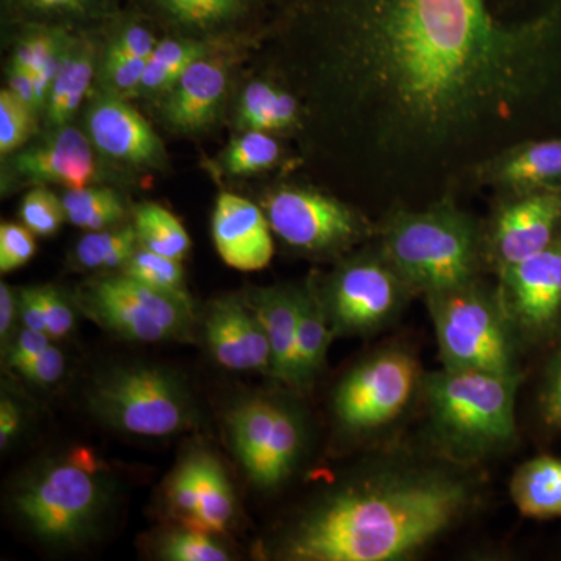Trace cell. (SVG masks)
I'll return each instance as SVG.
<instances>
[{
	"mask_svg": "<svg viewBox=\"0 0 561 561\" xmlns=\"http://www.w3.org/2000/svg\"><path fill=\"white\" fill-rule=\"evenodd\" d=\"M295 3L320 50V101L390 209L437 201L507 147L553 135L561 0Z\"/></svg>",
	"mask_w": 561,
	"mask_h": 561,
	"instance_id": "1",
	"label": "cell"
},
{
	"mask_svg": "<svg viewBox=\"0 0 561 561\" xmlns=\"http://www.w3.org/2000/svg\"><path fill=\"white\" fill-rule=\"evenodd\" d=\"M470 500V483L454 472H375L306 513L284 540L280 556L294 561L408 559L448 530Z\"/></svg>",
	"mask_w": 561,
	"mask_h": 561,
	"instance_id": "2",
	"label": "cell"
},
{
	"mask_svg": "<svg viewBox=\"0 0 561 561\" xmlns=\"http://www.w3.org/2000/svg\"><path fill=\"white\" fill-rule=\"evenodd\" d=\"M379 249L413 291L431 295L478 279L483 234L454 192L424 206L386 214Z\"/></svg>",
	"mask_w": 561,
	"mask_h": 561,
	"instance_id": "3",
	"label": "cell"
},
{
	"mask_svg": "<svg viewBox=\"0 0 561 561\" xmlns=\"http://www.w3.org/2000/svg\"><path fill=\"white\" fill-rule=\"evenodd\" d=\"M518 383V373H434L426 381V397L438 438L467 456H481L511 442Z\"/></svg>",
	"mask_w": 561,
	"mask_h": 561,
	"instance_id": "4",
	"label": "cell"
},
{
	"mask_svg": "<svg viewBox=\"0 0 561 561\" xmlns=\"http://www.w3.org/2000/svg\"><path fill=\"white\" fill-rule=\"evenodd\" d=\"M426 298L445 368L516 373L513 328L497 289L474 279Z\"/></svg>",
	"mask_w": 561,
	"mask_h": 561,
	"instance_id": "5",
	"label": "cell"
},
{
	"mask_svg": "<svg viewBox=\"0 0 561 561\" xmlns=\"http://www.w3.org/2000/svg\"><path fill=\"white\" fill-rule=\"evenodd\" d=\"M88 404L113 430L142 437L183 432L195 421L194 402L172 371L149 365L114 368L94 383Z\"/></svg>",
	"mask_w": 561,
	"mask_h": 561,
	"instance_id": "6",
	"label": "cell"
},
{
	"mask_svg": "<svg viewBox=\"0 0 561 561\" xmlns=\"http://www.w3.org/2000/svg\"><path fill=\"white\" fill-rule=\"evenodd\" d=\"M81 306L106 331L127 341H191L194 305L151 289L124 273L92 280L81 295Z\"/></svg>",
	"mask_w": 561,
	"mask_h": 561,
	"instance_id": "7",
	"label": "cell"
},
{
	"mask_svg": "<svg viewBox=\"0 0 561 561\" xmlns=\"http://www.w3.org/2000/svg\"><path fill=\"white\" fill-rule=\"evenodd\" d=\"M105 507V491L81 463H57L25 483L14 508L41 540L72 545L87 537Z\"/></svg>",
	"mask_w": 561,
	"mask_h": 561,
	"instance_id": "8",
	"label": "cell"
},
{
	"mask_svg": "<svg viewBox=\"0 0 561 561\" xmlns=\"http://www.w3.org/2000/svg\"><path fill=\"white\" fill-rule=\"evenodd\" d=\"M262 209L272 231L305 253H342L378 232L359 209L313 187L280 186L265 195Z\"/></svg>",
	"mask_w": 561,
	"mask_h": 561,
	"instance_id": "9",
	"label": "cell"
},
{
	"mask_svg": "<svg viewBox=\"0 0 561 561\" xmlns=\"http://www.w3.org/2000/svg\"><path fill=\"white\" fill-rule=\"evenodd\" d=\"M415 294L379 245L343 262L321 297L335 334H367L393 319Z\"/></svg>",
	"mask_w": 561,
	"mask_h": 561,
	"instance_id": "10",
	"label": "cell"
},
{
	"mask_svg": "<svg viewBox=\"0 0 561 561\" xmlns=\"http://www.w3.org/2000/svg\"><path fill=\"white\" fill-rule=\"evenodd\" d=\"M236 457L254 485L275 489L294 470L302 448L301 420L267 398H251L228 415Z\"/></svg>",
	"mask_w": 561,
	"mask_h": 561,
	"instance_id": "11",
	"label": "cell"
},
{
	"mask_svg": "<svg viewBox=\"0 0 561 561\" xmlns=\"http://www.w3.org/2000/svg\"><path fill=\"white\" fill-rule=\"evenodd\" d=\"M416 373V362L404 351L387 350L368 357L335 390V415L353 431L389 423L411 400Z\"/></svg>",
	"mask_w": 561,
	"mask_h": 561,
	"instance_id": "12",
	"label": "cell"
},
{
	"mask_svg": "<svg viewBox=\"0 0 561 561\" xmlns=\"http://www.w3.org/2000/svg\"><path fill=\"white\" fill-rule=\"evenodd\" d=\"M497 295L522 337L545 341L561 327V236L548 249L500 273Z\"/></svg>",
	"mask_w": 561,
	"mask_h": 561,
	"instance_id": "13",
	"label": "cell"
},
{
	"mask_svg": "<svg viewBox=\"0 0 561 561\" xmlns=\"http://www.w3.org/2000/svg\"><path fill=\"white\" fill-rule=\"evenodd\" d=\"M561 236V192L504 197L483 234V256L500 273L551 247Z\"/></svg>",
	"mask_w": 561,
	"mask_h": 561,
	"instance_id": "14",
	"label": "cell"
},
{
	"mask_svg": "<svg viewBox=\"0 0 561 561\" xmlns=\"http://www.w3.org/2000/svg\"><path fill=\"white\" fill-rule=\"evenodd\" d=\"M467 183L491 187L502 197L561 192V135L540 136L507 147L481 162Z\"/></svg>",
	"mask_w": 561,
	"mask_h": 561,
	"instance_id": "15",
	"label": "cell"
},
{
	"mask_svg": "<svg viewBox=\"0 0 561 561\" xmlns=\"http://www.w3.org/2000/svg\"><path fill=\"white\" fill-rule=\"evenodd\" d=\"M205 334L221 367L272 375L271 342L250 305L236 297L220 298L206 316Z\"/></svg>",
	"mask_w": 561,
	"mask_h": 561,
	"instance_id": "16",
	"label": "cell"
},
{
	"mask_svg": "<svg viewBox=\"0 0 561 561\" xmlns=\"http://www.w3.org/2000/svg\"><path fill=\"white\" fill-rule=\"evenodd\" d=\"M87 127L95 149L113 160L135 165H158L164 160L160 136L138 111L113 92L92 103Z\"/></svg>",
	"mask_w": 561,
	"mask_h": 561,
	"instance_id": "17",
	"label": "cell"
},
{
	"mask_svg": "<svg viewBox=\"0 0 561 561\" xmlns=\"http://www.w3.org/2000/svg\"><path fill=\"white\" fill-rule=\"evenodd\" d=\"M90 136L65 125L50 138L14 154L10 171L32 184H60L66 190H81L95 179V161Z\"/></svg>",
	"mask_w": 561,
	"mask_h": 561,
	"instance_id": "18",
	"label": "cell"
},
{
	"mask_svg": "<svg viewBox=\"0 0 561 561\" xmlns=\"http://www.w3.org/2000/svg\"><path fill=\"white\" fill-rule=\"evenodd\" d=\"M213 238L221 260L236 271L257 272L271 264V224L264 209L247 198L228 192L217 198Z\"/></svg>",
	"mask_w": 561,
	"mask_h": 561,
	"instance_id": "19",
	"label": "cell"
},
{
	"mask_svg": "<svg viewBox=\"0 0 561 561\" xmlns=\"http://www.w3.org/2000/svg\"><path fill=\"white\" fill-rule=\"evenodd\" d=\"M227 84L228 73L224 62L203 57L183 73L175 88L165 95L162 116L181 133L205 130L219 113Z\"/></svg>",
	"mask_w": 561,
	"mask_h": 561,
	"instance_id": "20",
	"label": "cell"
},
{
	"mask_svg": "<svg viewBox=\"0 0 561 561\" xmlns=\"http://www.w3.org/2000/svg\"><path fill=\"white\" fill-rule=\"evenodd\" d=\"M300 289L271 287L253 291L250 308L256 313L272 348V376L297 387V331Z\"/></svg>",
	"mask_w": 561,
	"mask_h": 561,
	"instance_id": "21",
	"label": "cell"
},
{
	"mask_svg": "<svg viewBox=\"0 0 561 561\" xmlns=\"http://www.w3.org/2000/svg\"><path fill=\"white\" fill-rule=\"evenodd\" d=\"M302 124V106L297 95L272 81H251L243 90L238 105L241 130L287 133Z\"/></svg>",
	"mask_w": 561,
	"mask_h": 561,
	"instance_id": "22",
	"label": "cell"
},
{
	"mask_svg": "<svg viewBox=\"0 0 561 561\" xmlns=\"http://www.w3.org/2000/svg\"><path fill=\"white\" fill-rule=\"evenodd\" d=\"M94 50L90 41H70L47 99L46 116L51 127L68 125L90 91L95 70Z\"/></svg>",
	"mask_w": 561,
	"mask_h": 561,
	"instance_id": "23",
	"label": "cell"
},
{
	"mask_svg": "<svg viewBox=\"0 0 561 561\" xmlns=\"http://www.w3.org/2000/svg\"><path fill=\"white\" fill-rule=\"evenodd\" d=\"M511 493L522 515L561 518V459L540 456L526 461L513 476Z\"/></svg>",
	"mask_w": 561,
	"mask_h": 561,
	"instance_id": "24",
	"label": "cell"
},
{
	"mask_svg": "<svg viewBox=\"0 0 561 561\" xmlns=\"http://www.w3.org/2000/svg\"><path fill=\"white\" fill-rule=\"evenodd\" d=\"M72 36L61 27L32 24L25 28L10 66L31 72L35 77L41 108L46 110L51 83L60 69L62 57Z\"/></svg>",
	"mask_w": 561,
	"mask_h": 561,
	"instance_id": "25",
	"label": "cell"
},
{
	"mask_svg": "<svg viewBox=\"0 0 561 561\" xmlns=\"http://www.w3.org/2000/svg\"><path fill=\"white\" fill-rule=\"evenodd\" d=\"M332 331L321 291L313 286L300 289L297 331V387L313 381L323 367Z\"/></svg>",
	"mask_w": 561,
	"mask_h": 561,
	"instance_id": "26",
	"label": "cell"
},
{
	"mask_svg": "<svg viewBox=\"0 0 561 561\" xmlns=\"http://www.w3.org/2000/svg\"><path fill=\"white\" fill-rule=\"evenodd\" d=\"M206 46L190 38L158 41L147 61L138 94L149 99L165 98L195 61L206 57Z\"/></svg>",
	"mask_w": 561,
	"mask_h": 561,
	"instance_id": "27",
	"label": "cell"
},
{
	"mask_svg": "<svg viewBox=\"0 0 561 561\" xmlns=\"http://www.w3.org/2000/svg\"><path fill=\"white\" fill-rule=\"evenodd\" d=\"M234 515V494L224 467L216 457L202 453L201 500L186 529L220 534Z\"/></svg>",
	"mask_w": 561,
	"mask_h": 561,
	"instance_id": "28",
	"label": "cell"
},
{
	"mask_svg": "<svg viewBox=\"0 0 561 561\" xmlns=\"http://www.w3.org/2000/svg\"><path fill=\"white\" fill-rule=\"evenodd\" d=\"M165 20L195 31L234 24L249 13L251 0H149Z\"/></svg>",
	"mask_w": 561,
	"mask_h": 561,
	"instance_id": "29",
	"label": "cell"
},
{
	"mask_svg": "<svg viewBox=\"0 0 561 561\" xmlns=\"http://www.w3.org/2000/svg\"><path fill=\"white\" fill-rule=\"evenodd\" d=\"M135 230L142 249L183 261L191 249V239L183 224L160 205L146 203L135 210Z\"/></svg>",
	"mask_w": 561,
	"mask_h": 561,
	"instance_id": "30",
	"label": "cell"
},
{
	"mask_svg": "<svg viewBox=\"0 0 561 561\" xmlns=\"http://www.w3.org/2000/svg\"><path fill=\"white\" fill-rule=\"evenodd\" d=\"M66 219L81 230L102 231L116 227L124 220V202L113 190L105 187H81L62 195Z\"/></svg>",
	"mask_w": 561,
	"mask_h": 561,
	"instance_id": "31",
	"label": "cell"
},
{
	"mask_svg": "<svg viewBox=\"0 0 561 561\" xmlns=\"http://www.w3.org/2000/svg\"><path fill=\"white\" fill-rule=\"evenodd\" d=\"M138 245L135 225L91 231L77 243L76 261L80 267L90 268V271L124 267L138 250Z\"/></svg>",
	"mask_w": 561,
	"mask_h": 561,
	"instance_id": "32",
	"label": "cell"
},
{
	"mask_svg": "<svg viewBox=\"0 0 561 561\" xmlns=\"http://www.w3.org/2000/svg\"><path fill=\"white\" fill-rule=\"evenodd\" d=\"M122 273L146 284L151 289L192 305L191 295L186 289V279H184L183 265L179 260L162 256V254L140 247L122 267Z\"/></svg>",
	"mask_w": 561,
	"mask_h": 561,
	"instance_id": "33",
	"label": "cell"
},
{
	"mask_svg": "<svg viewBox=\"0 0 561 561\" xmlns=\"http://www.w3.org/2000/svg\"><path fill=\"white\" fill-rule=\"evenodd\" d=\"M283 158V149L271 133L247 130L224 151V168L232 175L271 171Z\"/></svg>",
	"mask_w": 561,
	"mask_h": 561,
	"instance_id": "34",
	"label": "cell"
},
{
	"mask_svg": "<svg viewBox=\"0 0 561 561\" xmlns=\"http://www.w3.org/2000/svg\"><path fill=\"white\" fill-rule=\"evenodd\" d=\"M202 454H192L169 482V508L181 526L190 527L201 500Z\"/></svg>",
	"mask_w": 561,
	"mask_h": 561,
	"instance_id": "35",
	"label": "cell"
},
{
	"mask_svg": "<svg viewBox=\"0 0 561 561\" xmlns=\"http://www.w3.org/2000/svg\"><path fill=\"white\" fill-rule=\"evenodd\" d=\"M35 111L11 90L0 92V154L9 157L31 138Z\"/></svg>",
	"mask_w": 561,
	"mask_h": 561,
	"instance_id": "36",
	"label": "cell"
},
{
	"mask_svg": "<svg viewBox=\"0 0 561 561\" xmlns=\"http://www.w3.org/2000/svg\"><path fill=\"white\" fill-rule=\"evenodd\" d=\"M162 559L171 561H227L230 553L210 534L183 529L173 531L161 546Z\"/></svg>",
	"mask_w": 561,
	"mask_h": 561,
	"instance_id": "37",
	"label": "cell"
},
{
	"mask_svg": "<svg viewBox=\"0 0 561 561\" xmlns=\"http://www.w3.org/2000/svg\"><path fill=\"white\" fill-rule=\"evenodd\" d=\"M20 217L33 234L51 236L60 230L66 219L65 206L54 192L35 187L22 198Z\"/></svg>",
	"mask_w": 561,
	"mask_h": 561,
	"instance_id": "38",
	"label": "cell"
},
{
	"mask_svg": "<svg viewBox=\"0 0 561 561\" xmlns=\"http://www.w3.org/2000/svg\"><path fill=\"white\" fill-rule=\"evenodd\" d=\"M35 234L24 224H2L0 227V271H16L35 256Z\"/></svg>",
	"mask_w": 561,
	"mask_h": 561,
	"instance_id": "39",
	"label": "cell"
},
{
	"mask_svg": "<svg viewBox=\"0 0 561 561\" xmlns=\"http://www.w3.org/2000/svg\"><path fill=\"white\" fill-rule=\"evenodd\" d=\"M157 44L158 39L142 22L127 21L114 33L108 47H106V54L114 55V57L149 60Z\"/></svg>",
	"mask_w": 561,
	"mask_h": 561,
	"instance_id": "40",
	"label": "cell"
},
{
	"mask_svg": "<svg viewBox=\"0 0 561 561\" xmlns=\"http://www.w3.org/2000/svg\"><path fill=\"white\" fill-rule=\"evenodd\" d=\"M44 328L50 339H62L73 330L76 316L65 297L54 287H38Z\"/></svg>",
	"mask_w": 561,
	"mask_h": 561,
	"instance_id": "41",
	"label": "cell"
},
{
	"mask_svg": "<svg viewBox=\"0 0 561 561\" xmlns=\"http://www.w3.org/2000/svg\"><path fill=\"white\" fill-rule=\"evenodd\" d=\"M20 9L43 16H90L101 13L110 0H13Z\"/></svg>",
	"mask_w": 561,
	"mask_h": 561,
	"instance_id": "42",
	"label": "cell"
},
{
	"mask_svg": "<svg viewBox=\"0 0 561 561\" xmlns=\"http://www.w3.org/2000/svg\"><path fill=\"white\" fill-rule=\"evenodd\" d=\"M21 376L38 386H50L61 378L65 373V356L60 350L49 346L33 359L24 362L14 368Z\"/></svg>",
	"mask_w": 561,
	"mask_h": 561,
	"instance_id": "43",
	"label": "cell"
},
{
	"mask_svg": "<svg viewBox=\"0 0 561 561\" xmlns=\"http://www.w3.org/2000/svg\"><path fill=\"white\" fill-rule=\"evenodd\" d=\"M541 419L553 430H561V348L557 351L540 394Z\"/></svg>",
	"mask_w": 561,
	"mask_h": 561,
	"instance_id": "44",
	"label": "cell"
},
{
	"mask_svg": "<svg viewBox=\"0 0 561 561\" xmlns=\"http://www.w3.org/2000/svg\"><path fill=\"white\" fill-rule=\"evenodd\" d=\"M50 335L47 332L28 330L24 328L14 335L11 341L9 351H7V360L11 368L20 367L24 362L38 356L44 350L50 346Z\"/></svg>",
	"mask_w": 561,
	"mask_h": 561,
	"instance_id": "45",
	"label": "cell"
},
{
	"mask_svg": "<svg viewBox=\"0 0 561 561\" xmlns=\"http://www.w3.org/2000/svg\"><path fill=\"white\" fill-rule=\"evenodd\" d=\"M18 308L24 328L46 332L43 311H41L38 287H27L18 291Z\"/></svg>",
	"mask_w": 561,
	"mask_h": 561,
	"instance_id": "46",
	"label": "cell"
},
{
	"mask_svg": "<svg viewBox=\"0 0 561 561\" xmlns=\"http://www.w3.org/2000/svg\"><path fill=\"white\" fill-rule=\"evenodd\" d=\"M9 90L21 99L25 105L31 106L35 113L43 110L39 105L38 91H36L35 77L27 70L14 68L9 69Z\"/></svg>",
	"mask_w": 561,
	"mask_h": 561,
	"instance_id": "47",
	"label": "cell"
},
{
	"mask_svg": "<svg viewBox=\"0 0 561 561\" xmlns=\"http://www.w3.org/2000/svg\"><path fill=\"white\" fill-rule=\"evenodd\" d=\"M21 427V412L10 398H2L0 404V448L5 449L16 437Z\"/></svg>",
	"mask_w": 561,
	"mask_h": 561,
	"instance_id": "48",
	"label": "cell"
},
{
	"mask_svg": "<svg viewBox=\"0 0 561 561\" xmlns=\"http://www.w3.org/2000/svg\"><path fill=\"white\" fill-rule=\"evenodd\" d=\"M16 313H20L18 297H14L10 286L5 283L0 284V337L3 343L10 337Z\"/></svg>",
	"mask_w": 561,
	"mask_h": 561,
	"instance_id": "49",
	"label": "cell"
},
{
	"mask_svg": "<svg viewBox=\"0 0 561 561\" xmlns=\"http://www.w3.org/2000/svg\"><path fill=\"white\" fill-rule=\"evenodd\" d=\"M251 2H256V0H251Z\"/></svg>",
	"mask_w": 561,
	"mask_h": 561,
	"instance_id": "50",
	"label": "cell"
},
{
	"mask_svg": "<svg viewBox=\"0 0 561 561\" xmlns=\"http://www.w3.org/2000/svg\"><path fill=\"white\" fill-rule=\"evenodd\" d=\"M295 2H300V0H295Z\"/></svg>",
	"mask_w": 561,
	"mask_h": 561,
	"instance_id": "51",
	"label": "cell"
}]
</instances>
